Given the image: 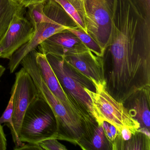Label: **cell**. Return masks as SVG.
<instances>
[{"label": "cell", "instance_id": "19", "mask_svg": "<svg viewBox=\"0 0 150 150\" xmlns=\"http://www.w3.org/2000/svg\"><path fill=\"white\" fill-rule=\"evenodd\" d=\"M67 30L76 35L88 49L96 56L102 57H103L104 54L103 50L97 42L84 30L79 27L69 28Z\"/></svg>", "mask_w": 150, "mask_h": 150}, {"label": "cell", "instance_id": "13", "mask_svg": "<svg viewBox=\"0 0 150 150\" xmlns=\"http://www.w3.org/2000/svg\"><path fill=\"white\" fill-rule=\"evenodd\" d=\"M123 103L130 115L139 124V129L150 130V86L135 92Z\"/></svg>", "mask_w": 150, "mask_h": 150}, {"label": "cell", "instance_id": "27", "mask_svg": "<svg viewBox=\"0 0 150 150\" xmlns=\"http://www.w3.org/2000/svg\"><path fill=\"white\" fill-rule=\"evenodd\" d=\"M109 130L110 133L112 135V137H113V139H114V141H115V139L117 137V135L119 134L118 131H117L116 128L114 125L110 124H109Z\"/></svg>", "mask_w": 150, "mask_h": 150}, {"label": "cell", "instance_id": "29", "mask_svg": "<svg viewBox=\"0 0 150 150\" xmlns=\"http://www.w3.org/2000/svg\"><path fill=\"white\" fill-rule=\"evenodd\" d=\"M0 58H1V57H0Z\"/></svg>", "mask_w": 150, "mask_h": 150}, {"label": "cell", "instance_id": "25", "mask_svg": "<svg viewBox=\"0 0 150 150\" xmlns=\"http://www.w3.org/2000/svg\"><path fill=\"white\" fill-rule=\"evenodd\" d=\"M18 150H42V148L38 144L28 143L24 144L22 146L18 148Z\"/></svg>", "mask_w": 150, "mask_h": 150}, {"label": "cell", "instance_id": "20", "mask_svg": "<svg viewBox=\"0 0 150 150\" xmlns=\"http://www.w3.org/2000/svg\"><path fill=\"white\" fill-rule=\"evenodd\" d=\"M27 8H28L27 19L34 28L42 23L52 22L54 21L44 13L43 2L31 4Z\"/></svg>", "mask_w": 150, "mask_h": 150}, {"label": "cell", "instance_id": "12", "mask_svg": "<svg viewBox=\"0 0 150 150\" xmlns=\"http://www.w3.org/2000/svg\"><path fill=\"white\" fill-rule=\"evenodd\" d=\"M36 62L41 78L51 92L59 100L68 110L78 116L90 126L81 117L64 92L47 60L46 55L38 52L36 54Z\"/></svg>", "mask_w": 150, "mask_h": 150}, {"label": "cell", "instance_id": "4", "mask_svg": "<svg viewBox=\"0 0 150 150\" xmlns=\"http://www.w3.org/2000/svg\"><path fill=\"white\" fill-rule=\"evenodd\" d=\"M19 137L21 142L35 144L57 139V121L53 110L38 94L24 114Z\"/></svg>", "mask_w": 150, "mask_h": 150}, {"label": "cell", "instance_id": "22", "mask_svg": "<svg viewBox=\"0 0 150 150\" xmlns=\"http://www.w3.org/2000/svg\"><path fill=\"white\" fill-rule=\"evenodd\" d=\"M42 150H67L64 145L59 142L56 138H51L42 141L38 143Z\"/></svg>", "mask_w": 150, "mask_h": 150}, {"label": "cell", "instance_id": "1", "mask_svg": "<svg viewBox=\"0 0 150 150\" xmlns=\"http://www.w3.org/2000/svg\"><path fill=\"white\" fill-rule=\"evenodd\" d=\"M108 48L110 57L103 60L104 72L112 81L129 83L150 71V22L130 0H116Z\"/></svg>", "mask_w": 150, "mask_h": 150}, {"label": "cell", "instance_id": "16", "mask_svg": "<svg viewBox=\"0 0 150 150\" xmlns=\"http://www.w3.org/2000/svg\"><path fill=\"white\" fill-rule=\"evenodd\" d=\"M150 138L140 132H136L127 141H124L121 136L117 138L115 142L116 150H150Z\"/></svg>", "mask_w": 150, "mask_h": 150}, {"label": "cell", "instance_id": "24", "mask_svg": "<svg viewBox=\"0 0 150 150\" xmlns=\"http://www.w3.org/2000/svg\"><path fill=\"white\" fill-rule=\"evenodd\" d=\"M121 138L124 141H127L131 137L132 133L131 131L127 127H124L121 129L120 133H119Z\"/></svg>", "mask_w": 150, "mask_h": 150}, {"label": "cell", "instance_id": "3", "mask_svg": "<svg viewBox=\"0 0 150 150\" xmlns=\"http://www.w3.org/2000/svg\"><path fill=\"white\" fill-rule=\"evenodd\" d=\"M45 55L63 90L81 117L91 126L97 125L93 116L91 99L85 89L95 91L93 81L67 63L62 57Z\"/></svg>", "mask_w": 150, "mask_h": 150}, {"label": "cell", "instance_id": "11", "mask_svg": "<svg viewBox=\"0 0 150 150\" xmlns=\"http://www.w3.org/2000/svg\"><path fill=\"white\" fill-rule=\"evenodd\" d=\"M39 52L62 57L67 53L78 52L88 49L76 35L67 30L52 35L41 43Z\"/></svg>", "mask_w": 150, "mask_h": 150}, {"label": "cell", "instance_id": "28", "mask_svg": "<svg viewBox=\"0 0 150 150\" xmlns=\"http://www.w3.org/2000/svg\"><path fill=\"white\" fill-rule=\"evenodd\" d=\"M5 71H6V68H5V67H4L3 66L1 65L0 64V79H1V76L4 74ZM0 81H1V80H0Z\"/></svg>", "mask_w": 150, "mask_h": 150}, {"label": "cell", "instance_id": "17", "mask_svg": "<svg viewBox=\"0 0 150 150\" xmlns=\"http://www.w3.org/2000/svg\"><path fill=\"white\" fill-rule=\"evenodd\" d=\"M81 148L87 150H112V144L105 135L102 123L95 127L89 139Z\"/></svg>", "mask_w": 150, "mask_h": 150}, {"label": "cell", "instance_id": "9", "mask_svg": "<svg viewBox=\"0 0 150 150\" xmlns=\"http://www.w3.org/2000/svg\"><path fill=\"white\" fill-rule=\"evenodd\" d=\"M15 75L16 88L13 98V121L19 136L24 114L30 104L38 96V92L31 76L23 67Z\"/></svg>", "mask_w": 150, "mask_h": 150}, {"label": "cell", "instance_id": "8", "mask_svg": "<svg viewBox=\"0 0 150 150\" xmlns=\"http://www.w3.org/2000/svg\"><path fill=\"white\" fill-rule=\"evenodd\" d=\"M25 10L14 16L5 35L0 41V57L10 59L13 54L29 41L34 34V27L23 15Z\"/></svg>", "mask_w": 150, "mask_h": 150}, {"label": "cell", "instance_id": "18", "mask_svg": "<svg viewBox=\"0 0 150 150\" xmlns=\"http://www.w3.org/2000/svg\"><path fill=\"white\" fill-rule=\"evenodd\" d=\"M16 88V82L15 81L14 84L12 88L11 96L8 102L6 108L0 117V123L5 124L11 130L13 141L15 144L14 150H18V148L22 146L24 143L20 140L19 136L17 135L14 127L13 121V98Z\"/></svg>", "mask_w": 150, "mask_h": 150}, {"label": "cell", "instance_id": "10", "mask_svg": "<svg viewBox=\"0 0 150 150\" xmlns=\"http://www.w3.org/2000/svg\"><path fill=\"white\" fill-rule=\"evenodd\" d=\"M68 64L96 83L106 86L103 58L89 49L69 52L62 57Z\"/></svg>", "mask_w": 150, "mask_h": 150}, {"label": "cell", "instance_id": "21", "mask_svg": "<svg viewBox=\"0 0 150 150\" xmlns=\"http://www.w3.org/2000/svg\"><path fill=\"white\" fill-rule=\"evenodd\" d=\"M139 13L150 22V0H130Z\"/></svg>", "mask_w": 150, "mask_h": 150}, {"label": "cell", "instance_id": "26", "mask_svg": "<svg viewBox=\"0 0 150 150\" xmlns=\"http://www.w3.org/2000/svg\"><path fill=\"white\" fill-rule=\"evenodd\" d=\"M18 1L24 7L27 8L29 5L35 3L43 2L45 0H18Z\"/></svg>", "mask_w": 150, "mask_h": 150}, {"label": "cell", "instance_id": "6", "mask_svg": "<svg viewBox=\"0 0 150 150\" xmlns=\"http://www.w3.org/2000/svg\"><path fill=\"white\" fill-rule=\"evenodd\" d=\"M86 33L105 52L110 41L116 0H83Z\"/></svg>", "mask_w": 150, "mask_h": 150}, {"label": "cell", "instance_id": "23", "mask_svg": "<svg viewBox=\"0 0 150 150\" xmlns=\"http://www.w3.org/2000/svg\"><path fill=\"white\" fill-rule=\"evenodd\" d=\"M7 142L6 138L3 130V126L0 123V150H6L7 149Z\"/></svg>", "mask_w": 150, "mask_h": 150}, {"label": "cell", "instance_id": "7", "mask_svg": "<svg viewBox=\"0 0 150 150\" xmlns=\"http://www.w3.org/2000/svg\"><path fill=\"white\" fill-rule=\"evenodd\" d=\"M48 16L54 21L52 22L42 23L35 27L34 34L31 39L11 56L8 64L10 73L16 71L27 54L36 50L45 39L68 28L78 27L70 16L62 12L52 11L48 14Z\"/></svg>", "mask_w": 150, "mask_h": 150}, {"label": "cell", "instance_id": "2", "mask_svg": "<svg viewBox=\"0 0 150 150\" xmlns=\"http://www.w3.org/2000/svg\"><path fill=\"white\" fill-rule=\"evenodd\" d=\"M37 51L27 54L21 64L32 78L38 94L44 99L53 110L57 125V139L71 142L80 146L91 137L95 127L67 109L51 92L41 78L36 62Z\"/></svg>", "mask_w": 150, "mask_h": 150}, {"label": "cell", "instance_id": "5", "mask_svg": "<svg viewBox=\"0 0 150 150\" xmlns=\"http://www.w3.org/2000/svg\"><path fill=\"white\" fill-rule=\"evenodd\" d=\"M93 81L95 91L85 89L91 99L93 116L98 125L107 122L114 125L118 133L123 128L127 127L134 134L140 128L139 124L130 115L122 103L117 101L108 93L105 86Z\"/></svg>", "mask_w": 150, "mask_h": 150}, {"label": "cell", "instance_id": "15", "mask_svg": "<svg viewBox=\"0 0 150 150\" xmlns=\"http://www.w3.org/2000/svg\"><path fill=\"white\" fill-rule=\"evenodd\" d=\"M54 1L63 8L79 28L86 33L85 23V12L83 0Z\"/></svg>", "mask_w": 150, "mask_h": 150}, {"label": "cell", "instance_id": "14", "mask_svg": "<svg viewBox=\"0 0 150 150\" xmlns=\"http://www.w3.org/2000/svg\"><path fill=\"white\" fill-rule=\"evenodd\" d=\"M18 0H0V41L7 31L16 14L24 10Z\"/></svg>", "mask_w": 150, "mask_h": 150}]
</instances>
